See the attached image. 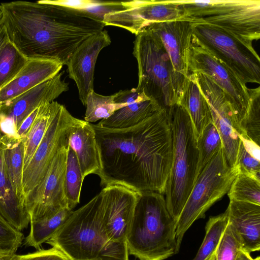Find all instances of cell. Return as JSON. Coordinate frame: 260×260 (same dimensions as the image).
Segmentation results:
<instances>
[{
	"instance_id": "7a4b0ae2",
	"label": "cell",
	"mask_w": 260,
	"mask_h": 260,
	"mask_svg": "<svg viewBox=\"0 0 260 260\" xmlns=\"http://www.w3.org/2000/svg\"><path fill=\"white\" fill-rule=\"evenodd\" d=\"M0 12L9 41L23 56L56 59L63 66L81 43L105 26L89 14L49 0L2 3Z\"/></svg>"
},
{
	"instance_id": "83f0119b",
	"label": "cell",
	"mask_w": 260,
	"mask_h": 260,
	"mask_svg": "<svg viewBox=\"0 0 260 260\" xmlns=\"http://www.w3.org/2000/svg\"><path fill=\"white\" fill-rule=\"evenodd\" d=\"M242 0L177 1L181 4L185 18L200 19L229 12Z\"/></svg>"
},
{
	"instance_id": "3957f363",
	"label": "cell",
	"mask_w": 260,
	"mask_h": 260,
	"mask_svg": "<svg viewBox=\"0 0 260 260\" xmlns=\"http://www.w3.org/2000/svg\"><path fill=\"white\" fill-rule=\"evenodd\" d=\"M102 190L72 211L61 228L46 243L71 260H128L126 242L109 241L104 230Z\"/></svg>"
},
{
	"instance_id": "836d02e7",
	"label": "cell",
	"mask_w": 260,
	"mask_h": 260,
	"mask_svg": "<svg viewBox=\"0 0 260 260\" xmlns=\"http://www.w3.org/2000/svg\"><path fill=\"white\" fill-rule=\"evenodd\" d=\"M27 60L8 39L0 53V88L17 76Z\"/></svg>"
},
{
	"instance_id": "d6a6232c",
	"label": "cell",
	"mask_w": 260,
	"mask_h": 260,
	"mask_svg": "<svg viewBox=\"0 0 260 260\" xmlns=\"http://www.w3.org/2000/svg\"><path fill=\"white\" fill-rule=\"evenodd\" d=\"M228 193L230 201L260 205V179L249 174L239 173Z\"/></svg>"
},
{
	"instance_id": "277c9868",
	"label": "cell",
	"mask_w": 260,
	"mask_h": 260,
	"mask_svg": "<svg viewBox=\"0 0 260 260\" xmlns=\"http://www.w3.org/2000/svg\"><path fill=\"white\" fill-rule=\"evenodd\" d=\"M176 231L162 194L138 192L126 238L128 254L140 260L167 259L176 253Z\"/></svg>"
},
{
	"instance_id": "f546056e",
	"label": "cell",
	"mask_w": 260,
	"mask_h": 260,
	"mask_svg": "<svg viewBox=\"0 0 260 260\" xmlns=\"http://www.w3.org/2000/svg\"><path fill=\"white\" fill-rule=\"evenodd\" d=\"M228 223L226 210L210 217L205 226V235L195 257L192 260H206L218 246Z\"/></svg>"
},
{
	"instance_id": "d590c367",
	"label": "cell",
	"mask_w": 260,
	"mask_h": 260,
	"mask_svg": "<svg viewBox=\"0 0 260 260\" xmlns=\"http://www.w3.org/2000/svg\"><path fill=\"white\" fill-rule=\"evenodd\" d=\"M84 121L91 123L106 119L117 110L113 94L102 95L91 90L87 96Z\"/></svg>"
},
{
	"instance_id": "1f68e13d",
	"label": "cell",
	"mask_w": 260,
	"mask_h": 260,
	"mask_svg": "<svg viewBox=\"0 0 260 260\" xmlns=\"http://www.w3.org/2000/svg\"><path fill=\"white\" fill-rule=\"evenodd\" d=\"M51 3L70 7L90 14L103 22L106 14L125 10L123 1L75 0L49 1Z\"/></svg>"
},
{
	"instance_id": "7402d4cb",
	"label": "cell",
	"mask_w": 260,
	"mask_h": 260,
	"mask_svg": "<svg viewBox=\"0 0 260 260\" xmlns=\"http://www.w3.org/2000/svg\"><path fill=\"white\" fill-rule=\"evenodd\" d=\"M69 145L74 151L84 179L90 174L102 176L100 154L92 124L80 121L71 129Z\"/></svg>"
},
{
	"instance_id": "44dd1931",
	"label": "cell",
	"mask_w": 260,
	"mask_h": 260,
	"mask_svg": "<svg viewBox=\"0 0 260 260\" xmlns=\"http://www.w3.org/2000/svg\"><path fill=\"white\" fill-rule=\"evenodd\" d=\"M228 222L238 235L242 249L250 253L260 249V205L230 201Z\"/></svg>"
},
{
	"instance_id": "9a60e30c",
	"label": "cell",
	"mask_w": 260,
	"mask_h": 260,
	"mask_svg": "<svg viewBox=\"0 0 260 260\" xmlns=\"http://www.w3.org/2000/svg\"><path fill=\"white\" fill-rule=\"evenodd\" d=\"M194 20L184 18L150 23L142 29L152 32L161 40L169 55L183 91L189 76L188 52L191 45L192 23Z\"/></svg>"
},
{
	"instance_id": "f6af8a7d",
	"label": "cell",
	"mask_w": 260,
	"mask_h": 260,
	"mask_svg": "<svg viewBox=\"0 0 260 260\" xmlns=\"http://www.w3.org/2000/svg\"><path fill=\"white\" fill-rule=\"evenodd\" d=\"M2 24V14L0 12V25Z\"/></svg>"
},
{
	"instance_id": "b9f144b4",
	"label": "cell",
	"mask_w": 260,
	"mask_h": 260,
	"mask_svg": "<svg viewBox=\"0 0 260 260\" xmlns=\"http://www.w3.org/2000/svg\"><path fill=\"white\" fill-rule=\"evenodd\" d=\"M236 260H260V257L257 256L256 258H253L250 255V253L241 249Z\"/></svg>"
},
{
	"instance_id": "74e56055",
	"label": "cell",
	"mask_w": 260,
	"mask_h": 260,
	"mask_svg": "<svg viewBox=\"0 0 260 260\" xmlns=\"http://www.w3.org/2000/svg\"><path fill=\"white\" fill-rule=\"evenodd\" d=\"M241 249L240 240L228 222L218 246L206 260H236Z\"/></svg>"
},
{
	"instance_id": "bcb514c9",
	"label": "cell",
	"mask_w": 260,
	"mask_h": 260,
	"mask_svg": "<svg viewBox=\"0 0 260 260\" xmlns=\"http://www.w3.org/2000/svg\"><path fill=\"white\" fill-rule=\"evenodd\" d=\"M2 135H3V133H2V132L1 130V128H0V139H1Z\"/></svg>"
},
{
	"instance_id": "30bf717a",
	"label": "cell",
	"mask_w": 260,
	"mask_h": 260,
	"mask_svg": "<svg viewBox=\"0 0 260 260\" xmlns=\"http://www.w3.org/2000/svg\"><path fill=\"white\" fill-rule=\"evenodd\" d=\"M58 104L45 135L26 168L23 171L24 204L26 198L45 178L58 150L69 140L72 128L80 121Z\"/></svg>"
},
{
	"instance_id": "7c38bea8",
	"label": "cell",
	"mask_w": 260,
	"mask_h": 260,
	"mask_svg": "<svg viewBox=\"0 0 260 260\" xmlns=\"http://www.w3.org/2000/svg\"><path fill=\"white\" fill-rule=\"evenodd\" d=\"M69 146V140L55 155L44 179L25 200L30 221L68 207L64 179Z\"/></svg>"
},
{
	"instance_id": "603a6c76",
	"label": "cell",
	"mask_w": 260,
	"mask_h": 260,
	"mask_svg": "<svg viewBox=\"0 0 260 260\" xmlns=\"http://www.w3.org/2000/svg\"><path fill=\"white\" fill-rule=\"evenodd\" d=\"M0 216L19 231L26 228L30 222L29 215L17 198L7 173L1 145Z\"/></svg>"
},
{
	"instance_id": "ee69618b",
	"label": "cell",
	"mask_w": 260,
	"mask_h": 260,
	"mask_svg": "<svg viewBox=\"0 0 260 260\" xmlns=\"http://www.w3.org/2000/svg\"><path fill=\"white\" fill-rule=\"evenodd\" d=\"M20 255L0 253V260H19Z\"/></svg>"
},
{
	"instance_id": "8d00e7d4",
	"label": "cell",
	"mask_w": 260,
	"mask_h": 260,
	"mask_svg": "<svg viewBox=\"0 0 260 260\" xmlns=\"http://www.w3.org/2000/svg\"><path fill=\"white\" fill-rule=\"evenodd\" d=\"M249 108L241 123L243 136L259 146L260 144V87L249 89Z\"/></svg>"
},
{
	"instance_id": "4dcf8cb0",
	"label": "cell",
	"mask_w": 260,
	"mask_h": 260,
	"mask_svg": "<svg viewBox=\"0 0 260 260\" xmlns=\"http://www.w3.org/2000/svg\"><path fill=\"white\" fill-rule=\"evenodd\" d=\"M239 137L236 167L239 173L260 179V146L245 136L239 135Z\"/></svg>"
},
{
	"instance_id": "9c48e42d",
	"label": "cell",
	"mask_w": 260,
	"mask_h": 260,
	"mask_svg": "<svg viewBox=\"0 0 260 260\" xmlns=\"http://www.w3.org/2000/svg\"><path fill=\"white\" fill-rule=\"evenodd\" d=\"M187 59L189 74L200 73L208 76L225 93L234 115L238 133L242 135L241 125L250 103L246 85L225 64L200 46L192 37Z\"/></svg>"
},
{
	"instance_id": "5bb4252c",
	"label": "cell",
	"mask_w": 260,
	"mask_h": 260,
	"mask_svg": "<svg viewBox=\"0 0 260 260\" xmlns=\"http://www.w3.org/2000/svg\"><path fill=\"white\" fill-rule=\"evenodd\" d=\"M198 85L206 97L212 119L221 136L226 161L236 167L240 139L234 115L228 98L224 91L208 76L194 74Z\"/></svg>"
},
{
	"instance_id": "4316f807",
	"label": "cell",
	"mask_w": 260,
	"mask_h": 260,
	"mask_svg": "<svg viewBox=\"0 0 260 260\" xmlns=\"http://www.w3.org/2000/svg\"><path fill=\"white\" fill-rule=\"evenodd\" d=\"M56 101L41 105L36 119L23 138V169L26 168L41 143L49 125L52 115L58 105Z\"/></svg>"
},
{
	"instance_id": "6da1fadb",
	"label": "cell",
	"mask_w": 260,
	"mask_h": 260,
	"mask_svg": "<svg viewBox=\"0 0 260 260\" xmlns=\"http://www.w3.org/2000/svg\"><path fill=\"white\" fill-rule=\"evenodd\" d=\"M92 126L100 154L102 186L120 185L138 192L165 193L173 154L166 111L125 129Z\"/></svg>"
},
{
	"instance_id": "d6986e66",
	"label": "cell",
	"mask_w": 260,
	"mask_h": 260,
	"mask_svg": "<svg viewBox=\"0 0 260 260\" xmlns=\"http://www.w3.org/2000/svg\"><path fill=\"white\" fill-rule=\"evenodd\" d=\"M200 19L244 41L260 38L259 0H242L226 13Z\"/></svg>"
},
{
	"instance_id": "e575fe53",
	"label": "cell",
	"mask_w": 260,
	"mask_h": 260,
	"mask_svg": "<svg viewBox=\"0 0 260 260\" xmlns=\"http://www.w3.org/2000/svg\"><path fill=\"white\" fill-rule=\"evenodd\" d=\"M199 152L197 178L213 156L223 147L220 134L212 120L197 139ZM196 178V179H197Z\"/></svg>"
},
{
	"instance_id": "5b68a950",
	"label": "cell",
	"mask_w": 260,
	"mask_h": 260,
	"mask_svg": "<svg viewBox=\"0 0 260 260\" xmlns=\"http://www.w3.org/2000/svg\"><path fill=\"white\" fill-rule=\"evenodd\" d=\"M136 36L133 53L138 67L136 88L169 114L183 92L169 55L152 32L143 30Z\"/></svg>"
},
{
	"instance_id": "52a82bcc",
	"label": "cell",
	"mask_w": 260,
	"mask_h": 260,
	"mask_svg": "<svg viewBox=\"0 0 260 260\" xmlns=\"http://www.w3.org/2000/svg\"><path fill=\"white\" fill-rule=\"evenodd\" d=\"M239 173L237 168L229 166L222 148L208 162L197 177L179 216L176 231V253L185 233L197 220L228 192Z\"/></svg>"
},
{
	"instance_id": "f35d334b",
	"label": "cell",
	"mask_w": 260,
	"mask_h": 260,
	"mask_svg": "<svg viewBox=\"0 0 260 260\" xmlns=\"http://www.w3.org/2000/svg\"><path fill=\"white\" fill-rule=\"evenodd\" d=\"M23 235L0 216V253H16L22 244Z\"/></svg>"
},
{
	"instance_id": "8fae6325",
	"label": "cell",
	"mask_w": 260,
	"mask_h": 260,
	"mask_svg": "<svg viewBox=\"0 0 260 260\" xmlns=\"http://www.w3.org/2000/svg\"><path fill=\"white\" fill-rule=\"evenodd\" d=\"M122 3L125 10L104 16L105 26L120 27L136 36L150 23L185 18L183 6L177 1L133 0Z\"/></svg>"
},
{
	"instance_id": "f1b7e54d",
	"label": "cell",
	"mask_w": 260,
	"mask_h": 260,
	"mask_svg": "<svg viewBox=\"0 0 260 260\" xmlns=\"http://www.w3.org/2000/svg\"><path fill=\"white\" fill-rule=\"evenodd\" d=\"M84 179L76 154L69 145L64 179V191L68 207L71 210L80 202Z\"/></svg>"
},
{
	"instance_id": "8992f818",
	"label": "cell",
	"mask_w": 260,
	"mask_h": 260,
	"mask_svg": "<svg viewBox=\"0 0 260 260\" xmlns=\"http://www.w3.org/2000/svg\"><path fill=\"white\" fill-rule=\"evenodd\" d=\"M173 139V154L165 194L167 207L177 222L197 178L199 152L189 116L176 104L169 113Z\"/></svg>"
},
{
	"instance_id": "ffe728a7",
	"label": "cell",
	"mask_w": 260,
	"mask_h": 260,
	"mask_svg": "<svg viewBox=\"0 0 260 260\" xmlns=\"http://www.w3.org/2000/svg\"><path fill=\"white\" fill-rule=\"evenodd\" d=\"M63 64L49 58L27 59L25 65L10 82L0 88V106L59 73Z\"/></svg>"
},
{
	"instance_id": "484cf974",
	"label": "cell",
	"mask_w": 260,
	"mask_h": 260,
	"mask_svg": "<svg viewBox=\"0 0 260 260\" xmlns=\"http://www.w3.org/2000/svg\"><path fill=\"white\" fill-rule=\"evenodd\" d=\"M72 211L66 207L30 221V232L25 239V245L39 249L43 243L49 240L61 228Z\"/></svg>"
},
{
	"instance_id": "60d3db41",
	"label": "cell",
	"mask_w": 260,
	"mask_h": 260,
	"mask_svg": "<svg viewBox=\"0 0 260 260\" xmlns=\"http://www.w3.org/2000/svg\"><path fill=\"white\" fill-rule=\"evenodd\" d=\"M39 107L31 112L22 122L16 132V138L23 139L28 133L37 116Z\"/></svg>"
},
{
	"instance_id": "2e32d148",
	"label": "cell",
	"mask_w": 260,
	"mask_h": 260,
	"mask_svg": "<svg viewBox=\"0 0 260 260\" xmlns=\"http://www.w3.org/2000/svg\"><path fill=\"white\" fill-rule=\"evenodd\" d=\"M102 222L109 241L126 242L132 220L138 192L120 185L103 187Z\"/></svg>"
},
{
	"instance_id": "ab89813d",
	"label": "cell",
	"mask_w": 260,
	"mask_h": 260,
	"mask_svg": "<svg viewBox=\"0 0 260 260\" xmlns=\"http://www.w3.org/2000/svg\"><path fill=\"white\" fill-rule=\"evenodd\" d=\"M19 260H71L59 249L52 247L25 255H20Z\"/></svg>"
},
{
	"instance_id": "7bdbcfd3",
	"label": "cell",
	"mask_w": 260,
	"mask_h": 260,
	"mask_svg": "<svg viewBox=\"0 0 260 260\" xmlns=\"http://www.w3.org/2000/svg\"><path fill=\"white\" fill-rule=\"evenodd\" d=\"M8 40L6 29L3 24L0 25V53L5 44Z\"/></svg>"
},
{
	"instance_id": "ac0fdd59",
	"label": "cell",
	"mask_w": 260,
	"mask_h": 260,
	"mask_svg": "<svg viewBox=\"0 0 260 260\" xmlns=\"http://www.w3.org/2000/svg\"><path fill=\"white\" fill-rule=\"evenodd\" d=\"M117 110L96 125L108 129H122L139 124L162 110L136 88L113 94Z\"/></svg>"
},
{
	"instance_id": "cb8c5ba5",
	"label": "cell",
	"mask_w": 260,
	"mask_h": 260,
	"mask_svg": "<svg viewBox=\"0 0 260 260\" xmlns=\"http://www.w3.org/2000/svg\"><path fill=\"white\" fill-rule=\"evenodd\" d=\"M188 113L198 139L212 120L208 102L202 92L194 74H189L178 104Z\"/></svg>"
},
{
	"instance_id": "4fadbf2b",
	"label": "cell",
	"mask_w": 260,
	"mask_h": 260,
	"mask_svg": "<svg viewBox=\"0 0 260 260\" xmlns=\"http://www.w3.org/2000/svg\"><path fill=\"white\" fill-rule=\"evenodd\" d=\"M63 72L43 82L0 106V128L3 134L16 137L23 120L45 103H51L69 89L62 80Z\"/></svg>"
},
{
	"instance_id": "e0dca14e",
	"label": "cell",
	"mask_w": 260,
	"mask_h": 260,
	"mask_svg": "<svg viewBox=\"0 0 260 260\" xmlns=\"http://www.w3.org/2000/svg\"><path fill=\"white\" fill-rule=\"evenodd\" d=\"M111 43L108 31L103 29L81 43L66 64L69 76L75 82L79 99L84 106L87 95L93 90L94 68L98 55Z\"/></svg>"
},
{
	"instance_id": "ba28073f",
	"label": "cell",
	"mask_w": 260,
	"mask_h": 260,
	"mask_svg": "<svg viewBox=\"0 0 260 260\" xmlns=\"http://www.w3.org/2000/svg\"><path fill=\"white\" fill-rule=\"evenodd\" d=\"M192 38L230 69L245 84L260 83V58L252 42L195 19Z\"/></svg>"
},
{
	"instance_id": "d4e9b609",
	"label": "cell",
	"mask_w": 260,
	"mask_h": 260,
	"mask_svg": "<svg viewBox=\"0 0 260 260\" xmlns=\"http://www.w3.org/2000/svg\"><path fill=\"white\" fill-rule=\"evenodd\" d=\"M0 145L6 170L14 190L17 198L25 206L22 185L23 139L3 134L0 139Z\"/></svg>"
}]
</instances>
